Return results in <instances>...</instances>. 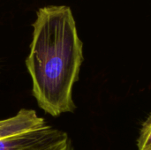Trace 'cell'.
Wrapping results in <instances>:
<instances>
[{
	"mask_svg": "<svg viewBox=\"0 0 151 150\" xmlns=\"http://www.w3.org/2000/svg\"><path fill=\"white\" fill-rule=\"evenodd\" d=\"M137 145L139 150H151V116L142 127Z\"/></svg>",
	"mask_w": 151,
	"mask_h": 150,
	"instance_id": "4",
	"label": "cell"
},
{
	"mask_svg": "<svg viewBox=\"0 0 151 150\" xmlns=\"http://www.w3.org/2000/svg\"><path fill=\"white\" fill-rule=\"evenodd\" d=\"M0 150H73L69 135L45 124L32 130L0 138Z\"/></svg>",
	"mask_w": 151,
	"mask_h": 150,
	"instance_id": "2",
	"label": "cell"
},
{
	"mask_svg": "<svg viewBox=\"0 0 151 150\" xmlns=\"http://www.w3.org/2000/svg\"><path fill=\"white\" fill-rule=\"evenodd\" d=\"M32 26L26 65L33 95L52 117L73 112V88L83 61V44L72 9L63 4L42 7Z\"/></svg>",
	"mask_w": 151,
	"mask_h": 150,
	"instance_id": "1",
	"label": "cell"
},
{
	"mask_svg": "<svg viewBox=\"0 0 151 150\" xmlns=\"http://www.w3.org/2000/svg\"><path fill=\"white\" fill-rule=\"evenodd\" d=\"M45 124V120L34 110L21 109L14 116L0 119V138L24 133Z\"/></svg>",
	"mask_w": 151,
	"mask_h": 150,
	"instance_id": "3",
	"label": "cell"
}]
</instances>
